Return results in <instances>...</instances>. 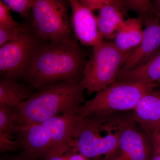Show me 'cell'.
I'll return each mask as SVG.
<instances>
[{
  "label": "cell",
  "mask_w": 160,
  "mask_h": 160,
  "mask_svg": "<svg viewBox=\"0 0 160 160\" xmlns=\"http://www.w3.org/2000/svg\"><path fill=\"white\" fill-rule=\"evenodd\" d=\"M31 10L39 37L52 42L71 40L68 10L63 0H33Z\"/></svg>",
  "instance_id": "52a82bcc"
},
{
  "label": "cell",
  "mask_w": 160,
  "mask_h": 160,
  "mask_svg": "<svg viewBox=\"0 0 160 160\" xmlns=\"http://www.w3.org/2000/svg\"><path fill=\"white\" fill-rule=\"evenodd\" d=\"M9 9L19 13L22 16H26L32 9L33 0H3Z\"/></svg>",
  "instance_id": "d6986e66"
},
{
  "label": "cell",
  "mask_w": 160,
  "mask_h": 160,
  "mask_svg": "<svg viewBox=\"0 0 160 160\" xmlns=\"http://www.w3.org/2000/svg\"><path fill=\"white\" fill-rule=\"evenodd\" d=\"M17 126L14 109L0 104V150L1 152L11 151L18 146L16 136Z\"/></svg>",
  "instance_id": "2e32d148"
},
{
  "label": "cell",
  "mask_w": 160,
  "mask_h": 160,
  "mask_svg": "<svg viewBox=\"0 0 160 160\" xmlns=\"http://www.w3.org/2000/svg\"><path fill=\"white\" fill-rule=\"evenodd\" d=\"M85 90L83 80L59 82L40 88L14 108L17 126L37 124L59 115L75 114L85 102Z\"/></svg>",
  "instance_id": "3957f363"
},
{
  "label": "cell",
  "mask_w": 160,
  "mask_h": 160,
  "mask_svg": "<svg viewBox=\"0 0 160 160\" xmlns=\"http://www.w3.org/2000/svg\"><path fill=\"white\" fill-rule=\"evenodd\" d=\"M62 151H52L45 157V160H67L65 153Z\"/></svg>",
  "instance_id": "d4e9b609"
},
{
  "label": "cell",
  "mask_w": 160,
  "mask_h": 160,
  "mask_svg": "<svg viewBox=\"0 0 160 160\" xmlns=\"http://www.w3.org/2000/svg\"><path fill=\"white\" fill-rule=\"evenodd\" d=\"M123 6L137 13L143 20L158 15L150 0H121Z\"/></svg>",
  "instance_id": "ac0fdd59"
},
{
  "label": "cell",
  "mask_w": 160,
  "mask_h": 160,
  "mask_svg": "<svg viewBox=\"0 0 160 160\" xmlns=\"http://www.w3.org/2000/svg\"><path fill=\"white\" fill-rule=\"evenodd\" d=\"M157 87V84L154 83L115 82L85 101L76 114L82 118L97 113L133 110L141 99Z\"/></svg>",
  "instance_id": "5b68a950"
},
{
  "label": "cell",
  "mask_w": 160,
  "mask_h": 160,
  "mask_svg": "<svg viewBox=\"0 0 160 160\" xmlns=\"http://www.w3.org/2000/svg\"><path fill=\"white\" fill-rule=\"evenodd\" d=\"M116 82L156 84L160 82V49L136 67L121 72Z\"/></svg>",
  "instance_id": "4fadbf2b"
},
{
  "label": "cell",
  "mask_w": 160,
  "mask_h": 160,
  "mask_svg": "<svg viewBox=\"0 0 160 160\" xmlns=\"http://www.w3.org/2000/svg\"><path fill=\"white\" fill-rule=\"evenodd\" d=\"M78 120L76 113L61 114L37 124L16 126V140L24 159L37 160L52 151L66 152L71 147Z\"/></svg>",
  "instance_id": "277c9868"
},
{
  "label": "cell",
  "mask_w": 160,
  "mask_h": 160,
  "mask_svg": "<svg viewBox=\"0 0 160 160\" xmlns=\"http://www.w3.org/2000/svg\"><path fill=\"white\" fill-rule=\"evenodd\" d=\"M129 111L78 118L70 149L91 160H110L123 130L135 120L133 110Z\"/></svg>",
  "instance_id": "6da1fadb"
},
{
  "label": "cell",
  "mask_w": 160,
  "mask_h": 160,
  "mask_svg": "<svg viewBox=\"0 0 160 160\" xmlns=\"http://www.w3.org/2000/svg\"><path fill=\"white\" fill-rule=\"evenodd\" d=\"M123 6L111 4L102 7L97 16L98 28L103 38L114 39L125 22L122 12Z\"/></svg>",
  "instance_id": "9a60e30c"
},
{
  "label": "cell",
  "mask_w": 160,
  "mask_h": 160,
  "mask_svg": "<svg viewBox=\"0 0 160 160\" xmlns=\"http://www.w3.org/2000/svg\"><path fill=\"white\" fill-rule=\"evenodd\" d=\"M10 9L4 2L0 1V25L9 27H18V23L16 22L10 12Z\"/></svg>",
  "instance_id": "44dd1931"
},
{
  "label": "cell",
  "mask_w": 160,
  "mask_h": 160,
  "mask_svg": "<svg viewBox=\"0 0 160 160\" xmlns=\"http://www.w3.org/2000/svg\"><path fill=\"white\" fill-rule=\"evenodd\" d=\"M130 53L120 51L113 42L103 41L93 46L83 72V82L87 93L97 92L116 82Z\"/></svg>",
  "instance_id": "8992f818"
},
{
  "label": "cell",
  "mask_w": 160,
  "mask_h": 160,
  "mask_svg": "<svg viewBox=\"0 0 160 160\" xmlns=\"http://www.w3.org/2000/svg\"><path fill=\"white\" fill-rule=\"evenodd\" d=\"M12 160H26L25 159H13Z\"/></svg>",
  "instance_id": "83f0119b"
},
{
  "label": "cell",
  "mask_w": 160,
  "mask_h": 160,
  "mask_svg": "<svg viewBox=\"0 0 160 160\" xmlns=\"http://www.w3.org/2000/svg\"><path fill=\"white\" fill-rule=\"evenodd\" d=\"M82 4L88 7L92 11L99 10L102 7L111 5L118 4L123 6L121 0H80Z\"/></svg>",
  "instance_id": "7402d4cb"
},
{
  "label": "cell",
  "mask_w": 160,
  "mask_h": 160,
  "mask_svg": "<svg viewBox=\"0 0 160 160\" xmlns=\"http://www.w3.org/2000/svg\"><path fill=\"white\" fill-rule=\"evenodd\" d=\"M157 87H160V82L158 83L157 84Z\"/></svg>",
  "instance_id": "f1b7e54d"
},
{
  "label": "cell",
  "mask_w": 160,
  "mask_h": 160,
  "mask_svg": "<svg viewBox=\"0 0 160 160\" xmlns=\"http://www.w3.org/2000/svg\"><path fill=\"white\" fill-rule=\"evenodd\" d=\"M67 160H91L84 155L71 149L65 152Z\"/></svg>",
  "instance_id": "cb8c5ba5"
},
{
  "label": "cell",
  "mask_w": 160,
  "mask_h": 160,
  "mask_svg": "<svg viewBox=\"0 0 160 160\" xmlns=\"http://www.w3.org/2000/svg\"><path fill=\"white\" fill-rule=\"evenodd\" d=\"M32 94L26 86L8 78L0 82V104L17 108L31 97Z\"/></svg>",
  "instance_id": "e0dca14e"
},
{
  "label": "cell",
  "mask_w": 160,
  "mask_h": 160,
  "mask_svg": "<svg viewBox=\"0 0 160 160\" xmlns=\"http://www.w3.org/2000/svg\"><path fill=\"white\" fill-rule=\"evenodd\" d=\"M151 139L153 152L160 155V126L149 134Z\"/></svg>",
  "instance_id": "603a6c76"
},
{
  "label": "cell",
  "mask_w": 160,
  "mask_h": 160,
  "mask_svg": "<svg viewBox=\"0 0 160 160\" xmlns=\"http://www.w3.org/2000/svg\"><path fill=\"white\" fill-rule=\"evenodd\" d=\"M135 121L149 134L160 126V87L145 95L133 110Z\"/></svg>",
  "instance_id": "7c38bea8"
},
{
  "label": "cell",
  "mask_w": 160,
  "mask_h": 160,
  "mask_svg": "<svg viewBox=\"0 0 160 160\" xmlns=\"http://www.w3.org/2000/svg\"><path fill=\"white\" fill-rule=\"evenodd\" d=\"M145 29L140 45L126 60L121 72L128 71L153 55L160 49V21L158 16L143 20Z\"/></svg>",
  "instance_id": "8fae6325"
},
{
  "label": "cell",
  "mask_w": 160,
  "mask_h": 160,
  "mask_svg": "<svg viewBox=\"0 0 160 160\" xmlns=\"http://www.w3.org/2000/svg\"><path fill=\"white\" fill-rule=\"evenodd\" d=\"M72 9V25L78 39L84 46L92 47L103 41L97 19L91 9L80 0H68Z\"/></svg>",
  "instance_id": "30bf717a"
},
{
  "label": "cell",
  "mask_w": 160,
  "mask_h": 160,
  "mask_svg": "<svg viewBox=\"0 0 160 160\" xmlns=\"http://www.w3.org/2000/svg\"><path fill=\"white\" fill-rule=\"evenodd\" d=\"M83 53L71 40L54 42L35 52L26 72L32 87L83 80L86 65Z\"/></svg>",
  "instance_id": "7a4b0ae2"
},
{
  "label": "cell",
  "mask_w": 160,
  "mask_h": 160,
  "mask_svg": "<svg viewBox=\"0 0 160 160\" xmlns=\"http://www.w3.org/2000/svg\"><path fill=\"white\" fill-rule=\"evenodd\" d=\"M153 154L149 134L134 120L123 130L118 149L109 160H151Z\"/></svg>",
  "instance_id": "9c48e42d"
},
{
  "label": "cell",
  "mask_w": 160,
  "mask_h": 160,
  "mask_svg": "<svg viewBox=\"0 0 160 160\" xmlns=\"http://www.w3.org/2000/svg\"><path fill=\"white\" fill-rule=\"evenodd\" d=\"M144 21L142 18H129L125 20L118 31L113 43L120 51L131 53L142 39Z\"/></svg>",
  "instance_id": "5bb4252c"
},
{
  "label": "cell",
  "mask_w": 160,
  "mask_h": 160,
  "mask_svg": "<svg viewBox=\"0 0 160 160\" xmlns=\"http://www.w3.org/2000/svg\"><path fill=\"white\" fill-rule=\"evenodd\" d=\"M22 32L20 26L9 27L0 25V46L17 38Z\"/></svg>",
  "instance_id": "ffe728a7"
},
{
  "label": "cell",
  "mask_w": 160,
  "mask_h": 160,
  "mask_svg": "<svg viewBox=\"0 0 160 160\" xmlns=\"http://www.w3.org/2000/svg\"></svg>",
  "instance_id": "f546056e"
},
{
  "label": "cell",
  "mask_w": 160,
  "mask_h": 160,
  "mask_svg": "<svg viewBox=\"0 0 160 160\" xmlns=\"http://www.w3.org/2000/svg\"><path fill=\"white\" fill-rule=\"evenodd\" d=\"M156 7H155L157 12L158 17L160 19V0H156Z\"/></svg>",
  "instance_id": "484cf974"
},
{
  "label": "cell",
  "mask_w": 160,
  "mask_h": 160,
  "mask_svg": "<svg viewBox=\"0 0 160 160\" xmlns=\"http://www.w3.org/2000/svg\"><path fill=\"white\" fill-rule=\"evenodd\" d=\"M32 38L22 32L17 38L0 48V70L9 78L26 74L34 53Z\"/></svg>",
  "instance_id": "ba28073f"
},
{
  "label": "cell",
  "mask_w": 160,
  "mask_h": 160,
  "mask_svg": "<svg viewBox=\"0 0 160 160\" xmlns=\"http://www.w3.org/2000/svg\"><path fill=\"white\" fill-rule=\"evenodd\" d=\"M151 160H160V155L153 152Z\"/></svg>",
  "instance_id": "4316f807"
}]
</instances>
